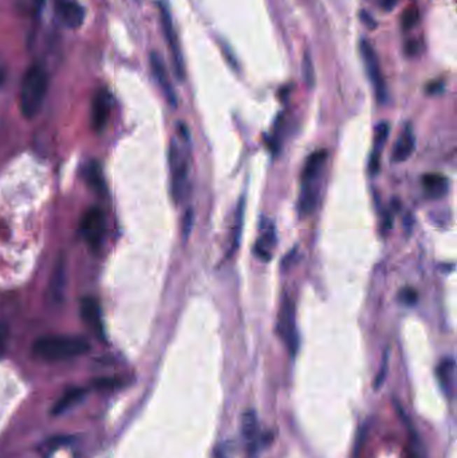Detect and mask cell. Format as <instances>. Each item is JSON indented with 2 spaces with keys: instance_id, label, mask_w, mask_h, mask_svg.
<instances>
[{
  "instance_id": "18",
  "label": "cell",
  "mask_w": 457,
  "mask_h": 458,
  "mask_svg": "<svg viewBox=\"0 0 457 458\" xmlns=\"http://www.w3.org/2000/svg\"><path fill=\"white\" fill-rule=\"evenodd\" d=\"M241 434L244 440L248 443L250 450H256V441H258V420L256 413L253 410L246 411L241 417Z\"/></svg>"
},
{
  "instance_id": "28",
  "label": "cell",
  "mask_w": 457,
  "mask_h": 458,
  "mask_svg": "<svg viewBox=\"0 0 457 458\" xmlns=\"http://www.w3.org/2000/svg\"><path fill=\"white\" fill-rule=\"evenodd\" d=\"M386 368H388V354H385V357H384V362H382V366H381V371H379V377H377V380H376V387H379L381 383L384 382Z\"/></svg>"
},
{
  "instance_id": "19",
  "label": "cell",
  "mask_w": 457,
  "mask_h": 458,
  "mask_svg": "<svg viewBox=\"0 0 457 458\" xmlns=\"http://www.w3.org/2000/svg\"><path fill=\"white\" fill-rule=\"evenodd\" d=\"M244 206H246V199L241 197L237 206V213H235V222L232 227V238H231V248H230V253L235 252L239 248L240 244V237H241V232H243V224H244Z\"/></svg>"
},
{
  "instance_id": "5",
  "label": "cell",
  "mask_w": 457,
  "mask_h": 458,
  "mask_svg": "<svg viewBox=\"0 0 457 458\" xmlns=\"http://www.w3.org/2000/svg\"><path fill=\"white\" fill-rule=\"evenodd\" d=\"M276 332L291 357H295L300 350V335L297 329L295 304L293 299L284 296L276 323Z\"/></svg>"
},
{
  "instance_id": "25",
  "label": "cell",
  "mask_w": 457,
  "mask_h": 458,
  "mask_svg": "<svg viewBox=\"0 0 457 458\" xmlns=\"http://www.w3.org/2000/svg\"><path fill=\"white\" fill-rule=\"evenodd\" d=\"M417 22H419V10L416 7H410L402 15V27L405 30H410L417 24Z\"/></svg>"
},
{
  "instance_id": "17",
  "label": "cell",
  "mask_w": 457,
  "mask_h": 458,
  "mask_svg": "<svg viewBox=\"0 0 457 458\" xmlns=\"http://www.w3.org/2000/svg\"><path fill=\"white\" fill-rule=\"evenodd\" d=\"M389 136V125L386 122H381L374 134V143H373V150L370 155V161H369V169L372 174H376L379 171V161H381V155L384 150V146L386 143Z\"/></svg>"
},
{
  "instance_id": "32",
  "label": "cell",
  "mask_w": 457,
  "mask_h": 458,
  "mask_svg": "<svg viewBox=\"0 0 457 458\" xmlns=\"http://www.w3.org/2000/svg\"><path fill=\"white\" fill-rule=\"evenodd\" d=\"M6 77H7V71H6V67H4V64L0 61V87L4 85V82H6Z\"/></svg>"
},
{
  "instance_id": "1",
  "label": "cell",
  "mask_w": 457,
  "mask_h": 458,
  "mask_svg": "<svg viewBox=\"0 0 457 458\" xmlns=\"http://www.w3.org/2000/svg\"><path fill=\"white\" fill-rule=\"evenodd\" d=\"M90 350L87 341L78 336L48 335L36 339L32 352L36 358L46 362H61L80 357Z\"/></svg>"
},
{
  "instance_id": "20",
  "label": "cell",
  "mask_w": 457,
  "mask_h": 458,
  "mask_svg": "<svg viewBox=\"0 0 457 458\" xmlns=\"http://www.w3.org/2000/svg\"><path fill=\"white\" fill-rule=\"evenodd\" d=\"M66 283V269L64 262H59L54 269V279L51 282V295L55 301L62 298Z\"/></svg>"
},
{
  "instance_id": "6",
  "label": "cell",
  "mask_w": 457,
  "mask_h": 458,
  "mask_svg": "<svg viewBox=\"0 0 457 458\" xmlns=\"http://www.w3.org/2000/svg\"><path fill=\"white\" fill-rule=\"evenodd\" d=\"M361 57H363L365 70L367 74V78L370 80L376 98L379 103H385L388 99V89L384 79V74L381 70L379 57L376 54L374 48L369 43L367 39H363L360 43Z\"/></svg>"
},
{
  "instance_id": "2",
  "label": "cell",
  "mask_w": 457,
  "mask_h": 458,
  "mask_svg": "<svg viewBox=\"0 0 457 458\" xmlns=\"http://www.w3.org/2000/svg\"><path fill=\"white\" fill-rule=\"evenodd\" d=\"M328 161V152L325 149L316 150L307 158L300 180V200H298V212L300 217L309 216L316 210L319 200L321 189V177Z\"/></svg>"
},
{
  "instance_id": "21",
  "label": "cell",
  "mask_w": 457,
  "mask_h": 458,
  "mask_svg": "<svg viewBox=\"0 0 457 458\" xmlns=\"http://www.w3.org/2000/svg\"><path fill=\"white\" fill-rule=\"evenodd\" d=\"M86 177H87L89 185H92V188H94L98 193L101 190L105 189L104 181H102V174L99 173V166L97 164H90L86 168Z\"/></svg>"
},
{
  "instance_id": "16",
  "label": "cell",
  "mask_w": 457,
  "mask_h": 458,
  "mask_svg": "<svg viewBox=\"0 0 457 458\" xmlns=\"http://www.w3.org/2000/svg\"><path fill=\"white\" fill-rule=\"evenodd\" d=\"M265 225L266 227L262 231V235L253 247V252L259 259L268 262L271 259L269 250L276 244V231H275V225L271 222H266Z\"/></svg>"
},
{
  "instance_id": "3",
  "label": "cell",
  "mask_w": 457,
  "mask_h": 458,
  "mask_svg": "<svg viewBox=\"0 0 457 458\" xmlns=\"http://www.w3.org/2000/svg\"><path fill=\"white\" fill-rule=\"evenodd\" d=\"M48 90V76L39 64H32L22 79L19 92L20 113L27 120H31L42 109Z\"/></svg>"
},
{
  "instance_id": "33",
  "label": "cell",
  "mask_w": 457,
  "mask_h": 458,
  "mask_svg": "<svg viewBox=\"0 0 457 458\" xmlns=\"http://www.w3.org/2000/svg\"><path fill=\"white\" fill-rule=\"evenodd\" d=\"M363 17L365 19V23L369 26V27H374V19L372 16L367 15V14H363Z\"/></svg>"
},
{
  "instance_id": "31",
  "label": "cell",
  "mask_w": 457,
  "mask_h": 458,
  "mask_svg": "<svg viewBox=\"0 0 457 458\" xmlns=\"http://www.w3.org/2000/svg\"><path fill=\"white\" fill-rule=\"evenodd\" d=\"M407 52L408 55H416L419 52V43L416 41H412L407 45Z\"/></svg>"
},
{
  "instance_id": "8",
  "label": "cell",
  "mask_w": 457,
  "mask_h": 458,
  "mask_svg": "<svg viewBox=\"0 0 457 458\" xmlns=\"http://www.w3.org/2000/svg\"><path fill=\"white\" fill-rule=\"evenodd\" d=\"M160 19H161V27L164 32V38L167 41V46L171 51L172 62H174V74L176 77L183 80L185 77V69H184V59L181 55V50L178 46L177 34L174 31L172 16L168 10V7L164 3H160Z\"/></svg>"
},
{
  "instance_id": "9",
  "label": "cell",
  "mask_w": 457,
  "mask_h": 458,
  "mask_svg": "<svg viewBox=\"0 0 457 458\" xmlns=\"http://www.w3.org/2000/svg\"><path fill=\"white\" fill-rule=\"evenodd\" d=\"M54 14L58 22L70 30H77L85 22V10L76 0H55Z\"/></svg>"
},
{
  "instance_id": "29",
  "label": "cell",
  "mask_w": 457,
  "mask_h": 458,
  "mask_svg": "<svg viewBox=\"0 0 457 458\" xmlns=\"http://www.w3.org/2000/svg\"><path fill=\"white\" fill-rule=\"evenodd\" d=\"M192 222H193V213H192V210H188L187 215H185V220H184V237H185V238H187L190 234Z\"/></svg>"
},
{
  "instance_id": "11",
  "label": "cell",
  "mask_w": 457,
  "mask_h": 458,
  "mask_svg": "<svg viewBox=\"0 0 457 458\" xmlns=\"http://www.w3.org/2000/svg\"><path fill=\"white\" fill-rule=\"evenodd\" d=\"M150 69H152V73H153V77L156 79L161 92L165 95L168 103L172 106V108H176L177 105V98H176V93H174V86L171 83V79H169V76H168V71H167V67H165V64L162 61V58L160 57V54H157L156 51H153L150 54Z\"/></svg>"
},
{
  "instance_id": "27",
  "label": "cell",
  "mask_w": 457,
  "mask_h": 458,
  "mask_svg": "<svg viewBox=\"0 0 457 458\" xmlns=\"http://www.w3.org/2000/svg\"><path fill=\"white\" fill-rule=\"evenodd\" d=\"M409 458H426L424 452L421 449V445L416 440V437H414V440H412V446H410L409 449Z\"/></svg>"
},
{
  "instance_id": "14",
  "label": "cell",
  "mask_w": 457,
  "mask_h": 458,
  "mask_svg": "<svg viewBox=\"0 0 457 458\" xmlns=\"http://www.w3.org/2000/svg\"><path fill=\"white\" fill-rule=\"evenodd\" d=\"M80 316L82 320L93 330V331L104 336V327H102V316L98 301L93 298H83L80 301Z\"/></svg>"
},
{
  "instance_id": "22",
  "label": "cell",
  "mask_w": 457,
  "mask_h": 458,
  "mask_svg": "<svg viewBox=\"0 0 457 458\" xmlns=\"http://www.w3.org/2000/svg\"><path fill=\"white\" fill-rule=\"evenodd\" d=\"M83 394H85V392L80 390V389H73V390L67 392V393L59 399V402L57 403V406H55L54 411H55V413H62V411L66 410V409H69L70 405L74 403V402H77L79 398H80Z\"/></svg>"
},
{
  "instance_id": "10",
  "label": "cell",
  "mask_w": 457,
  "mask_h": 458,
  "mask_svg": "<svg viewBox=\"0 0 457 458\" xmlns=\"http://www.w3.org/2000/svg\"><path fill=\"white\" fill-rule=\"evenodd\" d=\"M111 94L101 89L95 92L92 101V113H90V124L95 133H99L106 127L109 115H111Z\"/></svg>"
},
{
  "instance_id": "15",
  "label": "cell",
  "mask_w": 457,
  "mask_h": 458,
  "mask_svg": "<svg viewBox=\"0 0 457 458\" xmlns=\"http://www.w3.org/2000/svg\"><path fill=\"white\" fill-rule=\"evenodd\" d=\"M426 196L433 200L442 199L449 190V180L440 173H426L421 180Z\"/></svg>"
},
{
  "instance_id": "4",
  "label": "cell",
  "mask_w": 457,
  "mask_h": 458,
  "mask_svg": "<svg viewBox=\"0 0 457 458\" xmlns=\"http://www.w3.org/2000/svg\"><path fill=\"white\" fill-rule=\"evenodd\" d=\"M169 169H171V192L174 203H181L188 192L190 164L184 156L181 146L174 140L169 148Z\"/></svg>"
},
{
  "instance_id": "30",
  "label": "cell",
  "mask_w": 457,
  "mask_h": 458,
  "mask_svg": "<svg viewBox=\"0 0 457 458\" xmlns=\"http://www.w3.org/2000/svg\"><path fill=\"white\" fill-rule=\"evenodd\" d=\"M398 1L400 0H381V6H382V8L385 11H391V10H393L394 7L397 6Z\"/></svg>"
},
{
  "instance_id": "12",
  "label": "cell",
  "mask_w": 457,
  "mask_h": 458,
  "mask_svg": "<svg viewBox=\"0 0 457 458\" xmlns=\"http://www.w3.org/2000/svg\"><path fill=\"white\" fill-rule=\"evenodd\" d=\"M416 149V136L410 125L402 129L401 134L395 140L392 149V161L394 164H401L408 161Z\"/></svg>"
},
{
  "instance_id": "13",
  "label": "cell",
  "mask_w": 457,
  "mask_h": 458,
  "mask_svg": "<svg viewBox=\"0 0 457 458\" xmlns=\"http://www.w3.org/2000/svg\"><path fill=\"white\" fill-rule=\"evenodd\" d=\"M436 377L444 394L452 396L456 383V361L454 357H445L436 367Z\"/></svg>"
},
{
  "instance_id": "26",
  "label": "cell",
  "mask_w": 457,
  "mask_h": 458,
  "mask_svg": "<svg viewBox=\"0 0 457 458\" xmlns=\"http://www.w3.org/2000/svg\"><path fill=\"white\" fill-rule=\"evenodd\" d=\"M8 342V327L7 324L0 322V358L4 355Z\"/></svg>"
},
{
  "instance_id": "23",
  "label": "cell",
  "mask_w": 457,
  "mask_h": 458,
  "mask_svg": "<svg viewBox=\"0 0 457 458\" xmlns=\"http://www.w3.org/2000/svg\"><path fill=\"white\" fill-rule=\"evenodd\" d=\"M302 73H303V79L306 82V85L309 87L314 86L316 82V76H314V66H313V61L309 52L304 54L303 57V64H302Z\"/></svg>"
},
{
  "instance_id": "24",
  "label": "cell",
  "mask_w": 457,
  "mask_h": 458,
  "mask_svg": "<svg viewBox=\"0 0 457 458\" xmlns=\"http://www.w3.org/2000/svg\"><path fill=\"white\" fill-rule=\"evenodd\" d=\"M398 301H401L405 306H414L417 301H419V294L416 289L410 288V287H405L400 291L398 294Z\"/></svg>"
},
{
  "instance_id": "7",
  "label": "cell",
  "mask_w": 457,
  "mask_h": 458,
  "mask_svg": "<svg viewBox=\"0 0 457 458\" xmlns=\"http://www.w3.org/2000/svg\"><path fill=\"white\" fill-rule=\"evenodd\" d=\"M80 235L92 248L101 247L106 234V216L98 206H93L85 212L80 220Z\"/></svg>"
}]
</instances>
